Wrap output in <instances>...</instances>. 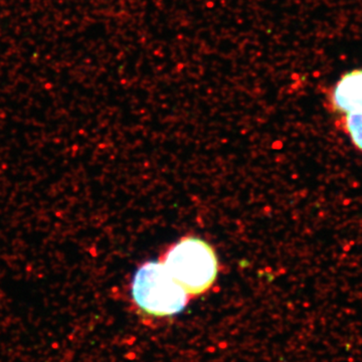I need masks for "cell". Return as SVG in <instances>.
<instances>
[{"label":"cell","mask_w":362,"mask_h":362,"mask_svg":"<svg viewBox=\"0 0 362 362\" xmlns=\"http://www.w3.org/2000/svg\"><path fill=\"white\" fill-rule=\"evenodd\" d=\"M160 262L190 298L204 294L218 278L216 252L211 245L199 238H182L168 247Z\"/></svg>","instance_id":"cell-1"},{"label":"cell","mask_w":362,"mask_h":362,"mask_svg":"<svg viewBox=\"0 0 362 362\" xmlns=\"http://www.w3.org/2000/svg\"><path fill=\"white\" fill-rule=\"evenodd\" d=\"M131 295L140 312L158 319L177 315L185 310L190 299L160 261L147 262L136 271Z\"/></svg>","instance_id":"cell-2"},{"label":"cell","mask_w":362,"mask_h":362,"mask_svg":"<svg viewBox=\"0 0 362 362\" xmlns=\"http://www.w3.org/2000/svg\"><path fill=\"white\" fill-rule=\"evenodd\" d=\"M328 106L334 113L349 115L362 112V70L345 74L331 88Z\"/></svg>","instance_id":"cell-3"},{"label":"cell","mask_w":362,"mask_h":362,"mask_svg":"<svg viewBox=\"0 0 362 362\" xmlns=\"http://www.w3.org/2000/svg\"><path fill=\"white\" fill-rule=\"evenodd\" d=\"M342 128L357 149L362 151V112L349 114L342 118Z\"/></svg>","instance_id":"cell-4"}]
</instances>
